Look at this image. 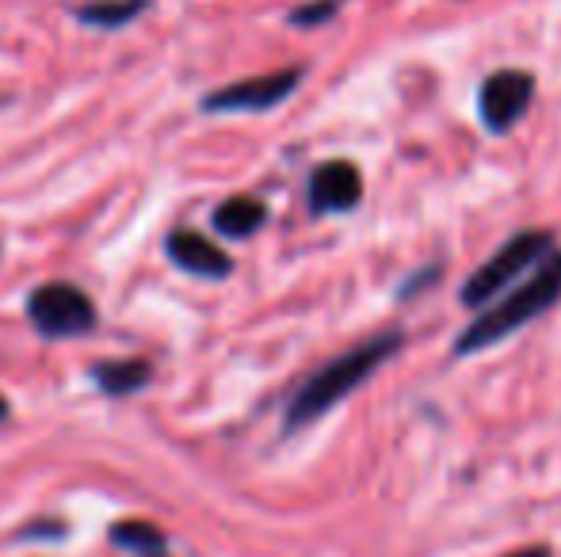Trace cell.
<instances>
[{
	"label": "cell",
	"instance_id": "1",
	"mask_svg": "<svg viewBox=\"0 0 561 557\" xmlns=\"http://www.w3.org/2000/svg\"><path fill=\"white\" fill-rule=\"evenodd\" d=\"M401 348H405V333H401V328H386V333L367 336L363 344L347 348L344 356L318 367V371L287 397V405H283V431L295 436V431L329 417L344 397H352L363 382L375 379V371H382Z\"/></svg>",
	"mask_w": 561,
	"mask_h": 557
},
{
	"label": "cell",
	"instance_id": "2",
	"mask_svg": "<svg viewBox=\"0 0 561 557\" xmlns=\"http://www.w3.org/2000/svg\"><path fill=\"white\" fill-rule=\"evenodd\" d=\"M561 302V248L547 256L531 276H524L516 287L504 290L496 302H489L485 310H478V317L455 336V356H478V351L496 348L501 340H508L512 333L527 328L531 321H539L550 305Z\"/></svg>",
	"mask_w": 561,
	"mask_h": 557
},
{
	"label": "cell",
	"instance_id": "3",
	"mask_svg": "<svg viewBox=\"0 0 561 557\" xmlns=\"http://www.w3.org/2000/svg\"><path fill=\"white\" fill-rule=\"evenodd\" d=\"M554 248H558V237L550 230H519L516 237L504 241V245L462 282L458 302H462L466 310H485V305L496 302L508 287H516L524 276H531Z\"/></svg>",
	"mask_w": 561,
	"mask_h": 557
},
{
	"label": "cell",
	"instance_id": "4",
	"mask_svg": "<svg viewBox=\"0 0 561 557\" xmlns=\"http://www.w3.org/2000/svg\"><path fill=\"white\" fill-rule=\"evenodd\" d=\"M27 321L46 340H73L96 328V302L77 282H38L27 294Z\"/></svg>",
	"mask_w": 561,
	"mask_h": 557
},
{
	"label": "cell",
	"instance_id": "5",
	"mask_svg": "<svg viewBox=\"0 0 561 557\" xmlns=\"http://www.w3.org/2000/svg\"><path fill=\"white\" fill-rule=\"evenodd\" d=\"M302 84V69H275V73L244 77V81L222 84V89L203 96V112L207 115H260L279 107L283 100H290Z\"/></svg>",
	"mask_w": 561,
	"mask_h": 557
},
{
	"label": "cell",
	"instance_id": "6",
	"mask_svg": "<svg viewBox=\"0 0 561 557\" xmlns=\"http://www.w3.org/2000/svg\"><path fill=\"white\" fill-rule=\"evenodd\" d=\"M535 100V73L527 69H496L478 89V115L489 135H508Z\"/></svg>",
	"mask_w": 561,
	"mask_h": 557
},
{
	"label": "cell",
	"instance_id": "7",
	"mask_svg": "<svg viewBox=\"0 0 561 557\" xmlns=\"http://www.w3.org/2000/svg\"><path fill=\"white\" fill-rule=\"evenodd\" d=\"M164 256L172 268H180L192 279L222 282L233 276V256H226V248H218L207 233L192 230V225H176L164 237Z\"/></svg>",
	"mask_w": 561,
	"mask_h": 557
},
{
	"label": "cell",
	"instance_id": "8",
	"mask_svg": "<svg viewBox=\"0 0 561 557\" xmlns=\"http://www.w3.org/2000/svg\"><path fill=\"white\" fill-rule=\"evenodd\" d=\"M363 199V172L352 161H321L306 179V202L310 214H347Z\"/></svg>",
	"mask_w": 561,
	"mask_h": 557
},
{
	"label": "cell",
	"instance_id": "9",
	"mask_svg": "<svg viewBox=\"0 0 561 557\" xmlns=\"http://www.w3.org/2000/svg\"><path fill=\"white\" fill-rule=\"evenodd\" d=\"M210 225H215L218 237L249 241L267 225V202L256 199V195H229L210 210Z\"/></svg>",
	"mask_w": 561,
	"mask_h": 557
},
{
	"label": "cell",
	"instance_id": "10",
	"mask_svg": "<svg viewBox=\"0 0 561 557\" xmlns=\"http://www.w3.org/2000/svg\"><path fill=\"white\" fill-rule=\"evenodd\" d=\"M89 379L104 397H130L149 386L153 367L146 359H100V363H92Z\"/></svg>",
	"mask_w": 561,
	"mask_h": 557
},
{
	"label": "cell",
	"instance_id": "11",
	"mask_svg": "<svg viewBox=\"0 0 561 557\" xmlns=\"http://www.w3.org/2000/svg\"><path fill=\"white\" fill-rule=\"evenodd\" d=\"M107 538H112L115 550H123L130 557H169L172 554L169 535L149 520H118L107 527Z\"/></svg>",
	"mask_w": 561,
	"mask_h": 557
},
{
	"label": "cell",
	"instance_id": "12",
	"mask_svg": "<svg viewBox=\"0 0 561 557\" xmlns=\"http://www.w3.org/2000/svg\"><path fill=\"white\" fill-rule=\"evenodd\" d=\"M146 8H149V0H92V4L77 8V20L96 31H118L130 20H138Z\"/></svg>",
	"mask_w": 561,
	"mask_h": 557
},
{
	"label": "cell",
	"instance_id": "13",
	"mask_svg": "<svg viewBox=\"0 0 561 557\" xmlns=\"http://www.w3.org/2000/svg\"><path fill=\"white\" fill-rule=\"evenodd\" d=\"M336 12H340V0H310V4H298L287 20L290 27H325Z\"/></svg>",
	"mask_w": 561,
	"mask_h": 557
},
{
	"label": "cell",
	"instance_id": "14",
	"mask_svg": "<svg viewBox=\"0 0 561 557\" xmlns=\"http://www.w3.org/2000/svg\"><path fill=\"white\" fill-rule=\"evenodd\" d=\"M504 557H554V554H550V546H524V550H512Z\"/></svg>",
	"mask_w": 561,
	"mask_h": 557
},
{
	"label": "cell",
	"instance_id": "15",
	"mask_svg": "<svg viewBox=\"0 0 561 557\" xmlns=\"http://www.w3.org/2000/svg\"><path fill=\"white\" fill-rule=\"evenodd\" d=\"M8 417H12V405H8V397L0 394V423H4Z\"/></svg>",
	"mask_w": 561,
	"mask_h": 557
}]
</instances>
